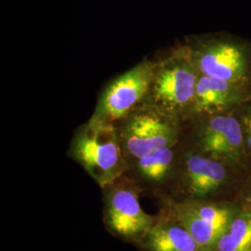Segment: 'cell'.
Wrapping results in <instances>:
<instances>
[{
  "mask_svg": "<svg viewBox=\"0 0 251 251\" xmlns=\"http://www.w3.org/2000/svg\"><path fill=\"white\" fill-rule=\"evenodd\" d=\"M248 202H249V208L251 209V195H250V197H249V199H248Z\"/></svg>",
  "mask_w": 251,
  "mask_h": 251,
  "instance_id": "cell-14",
  "label": "cell"
},
{
  "mask_svg": "<svg viewBox=\"0 0 251 251\" xmlns=\"http://www.w3.org/2000/svg\"><path fill=\"white\" fill-rule=\"evenodd\" d=\"M120 139L129 164L156 149L174 146L177 131L169 121L161 117L144 115L133 118Z\"/></svg>",
  "mask_w": 251,
  "mask_h": 251,
  "instance_id": "cell-6",
  "label": "cell"
},
{
  "mask_svg": "<svg viewBox=\"0 0 251 251\" xmlns=\"http://www.w3.org/2000/svg\"><path fill=\"white\" fill-rule=\"evenodd\" d=\"M176 154L173 146L162 147L135 160L136 183L146 192L147 188L154 189L164 185L172 174L175 167Z\"/></svg>",
  "mask_w": 251,
  "mask_h": 251,
  "instance_id": "cell-11",
  "label": "cell"
},
{
  "mask_svg": "<svg viewBox=\"0 0 251 251\" xmlns=\"http://www.w3.org/2000/svg\"><path fill=\"white\" fill-rule=\"evenodd\" d=\"M198 148L199 152L226 165H240L247 148L240 118L233 112L212 115L200 129Z\"/></svg>",
  "mask_w": 251,
  "mask_h": 251,
  "instance_id": "cell-4",
  "label": "cell"
},
{
  "mask_svg": "<svg viewBox=\"0 0 251 251\" xmlns=\"http://www.w3.org/2000/svg\"><path fill=\"white\" fill-rule=\"evenodd\" d=\"M71 154L101 189L129 170L120 136L107 121L96 119L80 130L74 139Z\"/></svg>",
  "mask_w": 251,
  "mask_h": 251,
  "instance_id": "cell-1",
  "label": "cell"
},
{
  "mask_svg": "<svg viewBox=\"0 0 251 251\" xmlns=\"http://www.w3.org/2000/svg\"><path fill=\"white\" fill-rule=\"evenodd\" d=\"M103 221L109 233L125 241L138 245L156 221L146 213L140 203L142 188L125 175L102 188Z\"/></svg>",
  "mask_w": 251,
  "mask_h": 251,
  "instance_id": "cell-2",
  "label": "cell"
},
{
  "mask_svg": "<svg viewBox=\"0 0 251 251\" xmlns=\"http://www.w3.org/2000/svg\"><path fill=\"white\" fill-rule=\"evenodd\" d=\"M152 67L142 64L115 81L101 100L99 120L113 121L126 114L144 97L152 80Z\"/></svg>",
  "mask_w": 251,
  "mask_h": 251,
  "instance_id": "cell-7",
  "label": "cell"
},
{
  "mask_svg": "<svg viewBox=\"0 0 251 251\" xmlns=\"http://www.w3.org/2000/svg\"><path fill=\"white\" fill-rule=\"evenodd\" d=\"M246 147L251 151V105L245 109L240 117Z\"/></svg>",
  "mask_w": 251,
  "mask_h": 251,
  "instance_id": "cell-13",
  "label": "cell"
},
{
  "mask_svg": "<svg viewBox=\"0 0 251 251\" xmlns=\"http://www.w3.org/2000/svg\"><path fill=\"white\" fill-rule=\"evenodd\" d=\"M179 177V200H210L227 184L229 171L224 162L191 151L184 156Z\"/></svg>",
  "mask_w": 251,
  "mask_h": 251,
  "instance_id": "cell-5",
  "label": "cell"
},
{
  "mask_svg": "<svg viewBox=\"0 0 251 251\" xmlns=\"http://www.w3.org/2000/svg\"><path fill=\"white\" fill-rule=\"evenodd\" d=\"M197 69L193 63L177 62L162 69L154 82L157 100L171 111L193 107L198 81Z\"/></svg>",
  "mask_w": 251,
  "mask_h": 251,
  "instance_id": "cell-9",
  "label": "cell"
},
{
  "mask_svg": "<svg viewBox=\"0 0 251 251\" xmlns=\"http://www.w3.org/2000/svg\"><path fill=\"white\" fill-rule=\"evenodd\" d=\"M144 251H202L188 231L164 211L144 239L137 245Z\"/></svg>",
  "mask_w": 251,
  "mask_h": 251,
  "instance_id": "cell-10",
  "label": "cell"
},
{
  "mask_svg": "<svg viewBox=\"0 0 251 251\" xmlns=\"http://www.w3.org/2000/svg\"><path fill=\"white\" fill-rule=\"evenodd\" d=\"M213 251H251V209L241 208Z\"/></svg>",
  "mask_w": 251,
  "mask_h": 251,
  "instance_id": "cell-12",
  "label": "cell"
},
{
  "mask_svg": "<svg viewBox=\"0 0 251 251\" xmlns=\"http://www.w3.org/2000/svg\"><path fill=\"white\" fill-rule=\"evenodd\" d=\"M201 75L233 82H251V55L241 42L217 39L202 46L192 62Z\"/></svg>",
  "mask_w": 251,
  "mask_h": 251,
  "instance_id": "cell-3",
  "label": "cell"
},
{
  "mask_svg": "<svg viewBox=\"0 0 251 251\" xmlns=\"http://www.w3.org/2000/svg\"><path fill=\"white\" fill-rule=\"evenodd\" d=\"M251 82H233L206 75L198 78L193 109L212 115L233 112L251 100Z\"/></svg>",
  "mask_w": 251,
  "mask_h": 251,
  "instance_id": "cell-8",
  "label": "cell"
}]
</instances>
